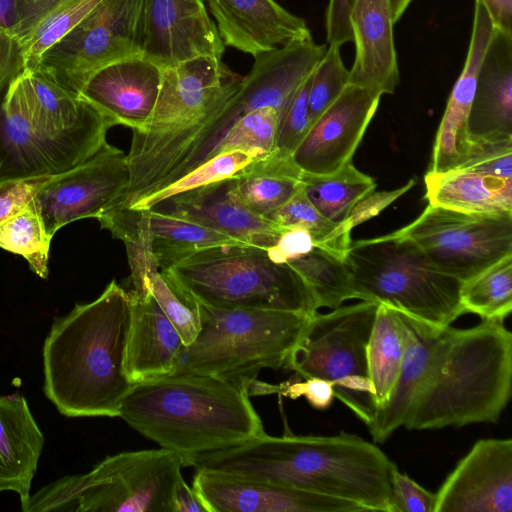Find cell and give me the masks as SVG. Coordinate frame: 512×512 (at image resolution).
<instances>
[{
    "mask_svg": "<svg viewBox=\"0 0 512 512\" xmlns=\"http://www.w3.org/2000/svg\"><path fill=\"white\" fill-rule=\"evenodd\" d=\"M186 466L337 498L363 511L392 512L397 466L374 443L341 432L331 436H270L200 454Z\"/></svg>",
    "mask_w": 512,
    "mask_h": 512,
    "instance_id": "cell-1",
    "label": "cell"
},
{
    "mask_svg": "<svg viewBox=\"0 0 512 512\" xmlns=\"http://www.w3.org/2000/svg\"><path fill=\"white\" fill-rule=\"evenodd\" d=\"M129 292L114 279L93 301L56 318L43 345V391L66 417H118L132 383L125 368Z\"/></svg>",
    "mask_w": 512,
    "mask_h": 512,
    "instance_id": "cell-2",
    "label": "cell"
},
{
    "mask_svg": "<svg viewBox=\"0 0 512 512\" xmlns=\"http://www.w3.org/2000/svg\"><path fill=\"white\" fill-rule=\"evenodd\" d=\"M242 79L216 56L164 67L155 108L144 129L132 131L130 180L114 206L131 208L181 178Z\"/></svg>",
    "mask_w": 512,
    "mask_h": 512,
    "instance_id": "cell-3",
    "label": "cell"
},
{
    "mask_svg": "<svg viewBox=\"0 0 512 512\" xmlns=\"http://www.w3.org/2000/svg\"><path fill=\"white\" fill-rule=\"evenodd\" d=\"M250 385L199 373H172L132 384L119 416L161 448L189 458L265 433Z\"/></svg>",
    "mask_w": 512,
    "mask_h": 512,
    "instance_id": "cell-4",
    "label": "cell"
},
{
    "mask_svg": "<svg viewBox=\"0 0 512 512\" xmlns=\"http://www.w3.org/2000/svg\"><path fill=\"white\" fill-rule=\"evenodd\" d=\"M115 125L78 95L25 70L0 102V181L63 173L102 149Z\"/></svg>",
    "mask_w": 512,
    "mask_h": 512,
    "instance_id": "cell-5",
    "label": "cell"
},
{
    "mask_svg": "<svg viewBox=\"0 0 512 512\" xmlns=\"http://www.w3.org/2000/svg\"><path fill=\"white\" fill-rule=\"evenodd\" d=\"M512 386V333L503 321L442 330L404 426L410 430L496 423Z\"/></svg>",
    "mask_w": 512,
    "mask_h": 512,
    "instance_id": "cell-6",
    "label": "cell"
},
{
    "mask_svg": "<svg viewBox=\"0 0 512 512\" xmlns=\"http://www.w3.org/2000/svg\"><path fill=\"white\" fill-rule=\"evenodd\" d=\"M166 281L198 303L216 309H268L313 315L319 305L288 263L248 244L189 252L161 269Z\"/></svg>",
    "mask_w": 512,
    "mask_h": 512,
    "instance_id": "cell-7",
    "label": "cell"
},
{
    "mask_svg": "<svg viewBox=\"0 0 512 512\" xmlns=\"http://www.w3.org/2000/svg\"><path fill=\"white\" fill-rule=\"evenodd\" d=\"M201 328L173 373H199L251 385L264 368H284L314 315L268 309H216L199 303Z\"/></svg>",
    "mask_w": 512,
    "mask_h": 512,
    "instance_id": "cell-8",
    "label": "cell"
},
{
    "mask_svg": "<svg viewBox=\"0 0 512 512\" xmlns=\"http://www.w3.org/2000/svg\"><path fill=\"white\" fill-rule=\"evenodd\" d=\"M183 467V457L164 448L121 452L30 494L22 511L173 512Z\"/></svg>",
    "mask_w": 512,
    "mask_h": 512,
    "instance_id": "cell-9",
    "label": "cell"
},
{
    "mask_svg": "<svg viewBox=\"0 0 512 512\" xmlns=\"http://www.w3.org/2000/svg\"><path fill=\"white\" fill-rule=\"evenodd\" d=\"M345 261L352 274L353 299L386 304L437 328L465 314L462 282L437 270L395 231L351 241Z\"/></svg>",
    "mask_w": 512,
    "mask_h": 512,
    "instance_id": "cell-10",
    "label": "cell"
},
{
    "mask_svg": "<svg viewBox=\"0 0 512 512\" xmlns=\"http://www.w3.org/2000/svg\"><path fill=\"white\" fill-rule=\"evenodd\" d=\"M378 305L361 300L325 314L315 313L284 366L305 379L330 381L335 397L366 426L377 410L367 348Z\"/></svg>",
    "mask_w": 512,
    "mask_h": 512,
    "instance_id": "cell-11",
    "label": "cell"
},
{
    "mask_svg": "<svg viewBox=\"0 0 512 512\" xmlns=\"http://www.w3.org/2000/svg\"><path fill=\"white\" fill-rule=\"evenodd\" d=\"M144 0H101L40 57L33 71L79 95L98 69L143 55Z\"/></svg>",
    "mask_w": 512,
    "mask_h": 512,
    "instance_id": "cell-12",
    "label": "cell"
},
{
    "mask_svg": "<svg viewBox=\"0 0 512 512\" xmlns=\"http://www.w3.org/2000/svg\"><path fill=\"white\" fill-rule=\"evenodd\" d=\"M395 232L437 270L460 282L512 255V213H466L428 205Z\"/></svg>",
    "mask_w": 512,
    "mask_h": 512,
    "instance_id": "cell-13",
    "label": "cell"
},
{
    "mask_svg": "<svg viewBox=\"0 0 512 512\" xmlns=\"http://www.w3.org/2000/svg\"><path fill=\"white\" fill-rule=\"evenodd\" d=\"M130 180L126 154L107 143L81 164L51 178L33 203L48 234L84 218H98L124 196Z\"/></svg>",
    "mask_w": 512,
    "mask_h": 512,
    "instance_id": "cell-14",
    "label": "cell"
},
{
    "mask_svg": "<svg viewBox=\"0 0 512 512\" xmlns=\"http://www.w3.org/2000/svg\"><path fill=\"white\" fill-rule=\"evenodd\" d=\"M435 495L434 512H512V440H478Z\"/></svg>",
    "mask_w": 512,
    "mask_h": 512,
    "instance_id": "cell-15",
    "label": "cell"
},
{
    "mask_svg": "<svg viewBox=\"0 0 512 512\" xmlns=\"http://www.w3.org/2000/svg\"><path fill=\"white\" fill-rule=\"evenodd\" d=\"M380 96L348 84L314 120L292 158L302 172L333 173L351 161L374 117Z\"/></svg>",
    "mask_w": 512,
    "mask_h": 512,
    "instance_id": "cell-16",
    "label": "cell"
},
{
    "mask_svg": "<svg viewBox=\"0 0 512 512\" xmlns=\"http://www.w3.org/2000/svg\"><path fill=\"white\" fill-rule=\"evenodd\" d=\"M204 0H144L143 56L162 68L225 51Z\"/></svg>",
    "mask_w": 512,
    "mask_h": 512,
    "instance_id": "cell-17",
    "label": "cell"
},
{
    "mask_svg": "<svg viewBox=\"0 0 512 512\" xmlns=\"http://www.w3.org/2000/svg\"><path fill=\"white\" fill-rule=\"evenodd\" d=\"M192 488L207 512L363 511L345 500L207 470H196Z\"/></svg>",
    "mask_w": 512,
    "mask_h": 512,
    "instance_id": "cell-18",
    "label": "cell"
},
{
    "mask_svg": "<svg viewBox=\"0 0 512 512\" xmlns=\"http://www.w3.org/2000/svg\"><path fill=\"white\" fill-rule=\"evenodd\" d=\"M222 232L242 243L268 249L285 230L252 212L240 199L234 177L189 190L152 208Z\"/></svg>",
    "mask_w": 512,
    "mask_h": 512,
    "instance_id": "cell-19",
    "label": "cell"
},
{
    "mask_svg": "<svg viewBox=\"0 0 512 512\" xmlns=\"http://www.w3.org/2000/svg\"><path fill=\"white\" fill-rule=\"evenodd\" d=\"M162 67L143 55L124 58L94 72L79 97L116 125L143 130L159 95Z\"/></svg>",
    "mask_w": 512,
    "mask_h": 512,
    "instance_id": "cell-20",
    "label": "cell"
},
{
    "mask_svg": "<svg viewBox=\"0 0 512 512\" xmlns=\"http://www.w3.org/2000/svg\"><path fill=\"white\" fill-rule=\"evenodd\" d=\"M493 30L492 21L484 5L475 0L466 60L441 119L428 171L442 173L459 169L480 147V143H474L469 139L468 117L478 69Z\"/></svg>",
    "mask_w": 512,
    "mask_h": 512,
    "instance_id": "cell-21",
    "label": "cell"
},
{
    "mask_svg": "<svg viewBox=\"0 0 512 512\" xmlns=\"http://www.w3.org/2000/svg\"><path fill=\"white\" fill-rule=\"evenodd\" d=\"M225 46L257 55L312 38L304 19L275 0H204Z\"/></svg>",
    "mask_w": 512,
    "mask_h": 512,
    "instance_id": "cell-22",
    "label": "cell"
},
{
    "mask_svg": "<svg viewBox=\"0 0 512 512\" xmlns=\"http://www.w3.org/2000/svg\"><path fill=\"white\" fill-rule=\"evenodd\" d=\"M389 0H355L349 25L356 53L349 84L374 95L393 94L400 82Z\"/></svg>",
    "mask_w": 512,
    "mask_h": 512,
    "instance_id": "cell-23",
    "label": "cell"
},
{
    "mask_svg": "<svg viewBox=\"0 0 512 512\" xmlns=\"http://www.w3.org/2000/svg\"><path fill=\"white\" fill-rule=\"evenodd\" d=\"M468 136L474 143L512 142V35L495 28L478 69Z\"/></svg>",
    "mask_w": 512,
    "mask_h": 512,
    "instance_id": "cell-24",
    "label": "cell"
},
{
    "mask_svg": "<svg viewBox=\"0 0 512 512\" xmlns=\"http://www.w3.org/2000/svg\"><path fill=\"white\" fill-rule=\"evenodd\" d=\"M130 326L124 368L132 384L172 374L185 346L174 325L149 293L141 297L128 291Z\"/></svg>",
    "mask_w": 512,
    "mask_h": 512,
    "instance_id": "cell-25",
    "label": "cell"
},
{
    "mask_svg": "<svg viewBox=\"0 0 512 512\" xmlns=\"http://www.w3.org/2000/svg\"><path fill=\"white\" fill-rule=\"evenodd\" d=\"M404 351L397 381L388 401L376 410L367 426L373 440L385 442L404 426L410 408L429 371L437 342L444 328L430 326L398 311Z\"/></svg>",
    "mask_w": 512,
    "mask_h": 512,
    "instance_id": "cell-26",
    "label": "cell"
},
{
    "mask_svg": "<svg viewBox=\"0 0 512 512\" xmlns=\"http://www.w3.org/2000/svg\"><path fill=\"white\" fill-rule=\"evenodd\" d=\"M44 441L26 398L0 396V492L29 498Z\"/></svg>",
    "mask_w": 512,
    "mask_h": 512,
    "instance_id": "cell-27",
    "label": "cell"
},
{
    "mask_svg": "<svg viewBox=\"0 0 512 512\" xmlns=\"http://www.w3.org/2000/svg\"><path fill=\"white\" fill-rule=\"evenodd\" d=\"M424 183L429 205L466 213H512V178L457 169L427 171Z\"/></svg>",
    "mask_w": 512,
    "mask_h": 512,
    "instance_id": "cell-28",
    "label": "cell"
},
{
    "mask_svg": "<svg viewBox=\"0 0 512 512\" xmlns=\"http://www.w3.org/2000/svg\"><path fill=\"white\" fill-rule=\"evenodd\" d=\"M301 174L292 155L275 150L256 159L233 177L242 202L252 212L265 216L297 193L301 187Z\"/></svg>",
    "mask_w": 512,
    "mask_h": 512,
    "instance_id": "cell-29",
    "label": "cell"
},
{
    "mask_svg": "<svg viewBox=\"0 0 512 512\" xmlns=\"http://www.w3.org/2000/svg\"><path fill=\"white\" fill-rule=\"evenodd\" d=\"M97 220L101 228L108 230L125 245L133 286L130 291L141 297L148 295L147 280L159 267L153 253L147 210L113 206Z\"/></svg>",
    "mask_w": 512,
    "mask_h": 512,
    "instance_id": "cell-30",
    "label": "cell"
},
{
    "mask_svg": "<svg viewBox=\"0 0 512 512\" xmlns=\"http://www.w3.org/2000/svg\"><path fill=\"white\" fill-rule=\"evenodd\" d=\"M301 188L322 215L341 223L361 199L374 192L376 182L351 160L329 174L302 172Z\"/></svg>",
    "mask_w": 512,
    "mask_h": 512,
    "instance_id": "cell-31",
    "label": "cell"
},
{
    "mask_svg": "<svg viewBox=\"0 0 512 512\" xmlns=\"http://www.w3.org/2000/svg\"><path fill=\"white\" fill-rule=\"evenodd\" d=\"M404 342L396 309L380 303L368 348V374L377 409L389 399L400 371Z\"/></svg>",
    "mask_w": 512,
    "mask_h": 512,
    "instance_id": "cell-32",
    "label": "cell"
},
{
    "mask_svg": "<svg viewBox=\"0 0 512 512\" xmlns=\"http://www.w3.org/2000/svg\"><path fill=\"white\" fill-rule=\"evenodd\" d=\"M146 210L153 239V253L159 269H164L179 257L194 250L219 245L245 244L199 223L154 209Z\"/></svg>",
    "mask_w": 512,
    "mask_h": 512,
    "instance_id": "cell-33",
    "label": "cell"
},
{
    "mask_svg": "<svg viewBox=\"0 0 512 512\" xmlns=\"http://www.w3.org/2000/svg\"><path fill=\"white\" fill-rule=\"evenodd\" d=\"M286 263L308 284L319 308L335 309L346 300L353 299L352 274L345 259L315 246Z\"/></svg>",
    "mask_w": 512,
    "mask_h": 512,
    "instance_id": "cell-34",
    "label": "cell"
},
{
    "mask_svg": "<svg viewBox=\"0 0 512 512\" xmlns=\"http://www.w3.org/2000/svg\"><path fill=\"white\" fill-rule=\"evenodd\" d=\"M460 302L464 313L504 321L512 311V255L462 282Z\"/></svg>",
    "mask_w": 512,
    "mask_h": 512,
    "instance_id": "cell-35",
    "label": "cell"
},
{
    "mask_svg": "<svg viewBox=\"0 0 512 512\" xmlns=\"http://www.w3.org/2000/svg\"><path fill=\"white\" fill-rule=\"evenodd\" d=\"M284 229L307 231L316 247L345 259L351 244V234L344 232L341 223L322 215L308 200L302 188L285 204L264 216Z\"/></svg>",
    "mask_w": 512,
    "mask_h": 512,
    "instance_id": "cell-36",
    "label": "cell"
},
{
    "mask_svg": "<svg viewBox=\"0 0 512 512\" xmlns=\"http://www.w3.org/2000/svg\"><path fill=\"white\" fill-rule=\"evenodd\" d=\"M51 239L33 201L0 224V247L21 255L30 269L43 279L49 274Z\"/></svg>",
    "mask_w": 512,
    "mask_h": 512,
    "instance_id": "cell-37",
    "label": "cell"
},
{
    "mask_svg": "<svg viewBox=\"0 0 512 512\" xmlns=\"http://www.w3.org/2000/svg\"><path fill=\"white\" fill-rule=\"evenodd\" d=\"M279 124L280 112L276 108L263 106L254 109L241 116L229 128L208 159L233 151L265 157L276 150Z\"/></svg>",
    "mask_w": 512,
    "mask_h": 512,
    "instance_id": "cell-38",
    "label": "cell"
},
{
    "mask_svg": "<svg viewBox=\"0 0 512 512\" xmlns=\"http://www.w3.org/2000/svg\"><path fill=\"white\" fill-rule=\"evenodd\" d=\"M259 158L256 154L243 151L216 155L170 185L142 199L131 208L150 209L160 201L174 195L231 178Z\"/></svg>",
    "mask_w": 512,
    "mask_h": 512,
    "instance_id": "cell-39",
    "label": "cell"
},
{
    "mask_svg": "<svg viewBox=\"0 0 512 512\" xmlns=\"http://www.w3.org/2000/svg\"><path fill=\"white\" fill-rule=\"evenodd\" d=\"M101 0H66L51 12L22 46L26 71H33L53 44L76 26Z\"/></svg>",
    "mask_w": 512,
    "mask_h": 512,
    "instance_id": "cell-40",
    "label": "cell"
},
{
    "mask_svg": "<svg viewBox=\"0 0 512 512\" xmlns=\"http://www.w3.org/2000/svg\"><path fill=\"white\" fill-rule=\"evenodd\" d=\"M146 287L174 325L184 345L191 344L201 328L199 303L172 287L159 270L149 276Z\"/></svg>",
    "mask_w": 512,
    "mask_h": 512,
    "instance_id": "cell-41",
    "label": "cell"
},
{
    "mask_svg": "<svg viewBox=\"0 0 512 512\" xmlns=\"http://www.w3.org/2000/svg\"><path fill=\"white\" fill-rule=\"evenodd\" d=\"M348 84L349 70L342 61L340 46L327 44L324 55L312 73L308 96L310 125L339 97Z\"/></svg>",
    "mask_w": 512,
    "mask_h": 512,
    "instance_id": "cell-42",
    "label": "cell"
},
{
    "mask_svg": "<svg viewBox=\"0 0 512 512\" xmlns=\"http://www.w3.org/2000/svg\"><path fill=\"white\" fill-rule=\"evenodd\" d=\"M66 0H0V28L22 46L44 19Z\"/></svg>",
    "mask_w": 512,
    "mask_h": 512,
    "instance_id": "cell-43",
    "label": "cell"
},
{
    "mask_svg": "<svg viewBox=\"0 0 512 512\" xmlns=\"http://www.w3.org/2000/svg\"><path fill=\"white\" fill-rule=\"evenodd\" d=\"M311 78L312 74L298 87L281 116L276 150L282 154L292 155L310 125L308 96Z\"/></svg>",
    "mask_w": 512,
    "mask_h": 512,
    "instance_id": "cell-44",
    "label": "cell"
},
{
    "mask_svg": "<svg viewBox=\"0 0 512 512\" xmlns=\"http://www.w3.org/2000/svg\"><path fill=\"white\" fill-rule=\"evenodd\" d=\"M392 512H434L436 495L395 468L391 479Z\"/></svg>",
    "mask_w": 512,
    "mask_h": 512,
    "instance_id": "cell-45",
    "label": "cell"
},
{
    "mask_svg": "<svg viewBox=\"0 0 512 512\" xmlns=\"http://www.w3.org/2000/svg\"><path fill=\"white\" fill-rule=\"evenodd\" d=\"M51 176L0 181V224L29 206Z\"/></svg>",
    "mask_w": 512,
    "mask_h": 512,
    "instance_id": "cell-46",
    "label": "cell"
},
{
    "mask_svg": "<svg viewBox=\"0 0 512 512\" xmlns=\"http://www.w3.org/2000/svg\"><path fill=\"white\" fill-rule=\"evenodd\" d=\"M459 169L512 178V142L484 143Z\"/></svg>",
    "mask_w": 512,
    "mask_h": 512,
    "instance_id": "cell-47",
    "label": "cell"
},
{
    "mask_svg": "<svg viewBox=\"0 0 512 512\" xmlns=\"http://www.w3.org/2000/svg\"><path fill=\"white\" fill-rule=\"evenodd\" d=\"M415 181L409 180L404 186L390 191L372 192L361 199L350 211L347 218L341 222L344 232L350 234L357 225L380 214L385 208L410 190Z\"/></svg>",
    "mask_w": 512,
    "mask_h": 512,
    "instance_id": "cell-48",
    "label": "cell"
},
{
    "mask_svg": "<svg viewBox=\"0 0 512 512\" xmlns=\"http://www.w3.org/2000/svg\"><path fill=\"white\" fill-rule=\"evenodd\" d=\"M25 70L22 45L0 28V96Z\"/></svg>",
    "mask_w": 512,
    "mask_h": 512,
    "instance_id": "cell-49",
    "label": "cell"
},
{
    "mask_svg": "<svg viewBox=\"0 0 512 512\" xmlns=\"http://www.w3.org/2000/svg\"><path fill=\"white\" fill-rule=\"evenodd\" d=\"M355 0H328L325 13L327 44L342 46L352 41L349 14Z\"/></svg>",
    "mask_w": 512,
    "mask_h": 512,
    "instance_id": "cell-50",
    "label": "cell"
},
{
    "mask_svg": "<svg viewBox=\"0 0 512 512\" xmlns=\"http://www.w3.org/2000/svg\"><path fill=\"white\" fill-rule=\"evenodd\" d=\"M315 246L313 238L307 231L299 228H288L283 231L276 244L267 250L274 261L286 263Z\"/></svg>",
    "mask_w": 512,
    "mask_h": 512,
    "instance_id": "cell-51",
    "label": "cell"
},
{
    "mask_svg": "<svg viewBox=\"0 0 512 512\" xmlns=\"http://www.w3.org/2000/svg\"><path fill=\"white\" fill-rule=\"evenodd\" d=\"M487 10L493 27L512 35V0H479Z\"/></svg>",
    "mask_w": 512,
    "mask_h": 512,
    "instance_id": "cell-52",
    "label": "cell"
},
{
    "mask_svg": "<svg viewBox=\"0 0 512 512\" xmlns=\"http://www.w3.org/2000/svg\"><path fill=\"white\" fill-rule=\"evenodd\" d=\"M173 512H207L193 488L184 479H181L175 489Z\"/></svg>",
    "mask_w": 512,
    "mask_h": 512,
    "instance_id": "cell-53",
    "label": "cell"
},
{
    "mask_svg": "<svg viewBox=\"0 0 512 512\" xmlns=\"http://www.w3.org/2000/svg\"><path fill=\"white\" fill-rule=\"evenodd\" d=\"M413 0H389L394 22H398Z\"/></svg>",
    "mask_w": 512,
    "mask_h": 512,
    "instance_id": "cell-54",
    "label": "cell"
}]
</instances>
